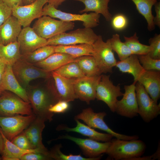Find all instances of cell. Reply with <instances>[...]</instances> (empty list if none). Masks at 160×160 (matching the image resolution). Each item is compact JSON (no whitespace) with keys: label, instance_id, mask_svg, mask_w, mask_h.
I'll use <instances>...</instances> for the list:
<instances>
[{"label":"cell","instance_id":"cell-8","mask_svg":"<svg viewBox=\"0 0 160 160\" xmlns=\"http://www.w3.org/2000/svg\"><path fill=\"white\" fill-rule=\"evenodd\" d=\"M93 56L101 73H111L117 62L111 47L109 39L104 41L102 37L98 35L92 44Z\"/></svg>","mask_w":160,"mask_h":160},{"label":"cell","instance_id":"cell-34","mask_svg":"<svg viewBox=\"0 0 160 160\" xmlns=\"http://www.w3.org/2000/svg\"><path fill=\"white\" fill-rule=\"evenodd\" d=\"M124 42L129 47L132 54L137 55H147L150 50L149 45L141 43L139 41L137 33L130 37L124 36Z\"/></svg>","mask_w":160,"mask_h":160},{"label":"cell","instance_id":"cell-1","mask_svg":"<svg viewBox=\"0 0 160 160\" xmlns=\"http://www.w3.org/2000/svg\"><path fill=\"white\" fill-rule=\"evenodd\" d=\"M27 92L33 113L45 121H52L54 113L50 112L49 109L60 100L55 87L49 80L44 85Z\"/></svg>","mask_w":160,"mask_h":160},{"label":"cell","instance_id":"cell-48","mask_svg":"<svg viewBox=\"0 0 160 160\" xmlns=\"http://www.w3.org/2000/svg\"><path fill=\"white\" fill-rule=\"evenodd\" d=\"M0 155H1L3 149L4 141L3 137L0 131Z\"/></svg>","mask_w":160,"mask_h":160},{"label":"cell","instance_id":"cell-28","mask_svg":"<svg viewBox=\"0 0 160 160\" xmlns=\"http://www.w3.org/2000/svg\"><path fill=\"white\" fill-rule=\"evenodd\" d=\"M80 1L84 5V8L80 11L81 13L94 12L102 15L106 21L111 20L112 15L110 12L108 4L111 0H76Z\"/></svg>","mask_w":160,"mask_h":160},{"label":"cell","instance_id":"cell-40","mask_svg":"<svg viewBox=\"0 0 160 160\" xmlns=\"http://www.w3.org/2000/svg\"><path fill=\"white\" fill-rule=\"evenodd\" d=\"M111 25L113 28L119 31L124 29L128 24V20L126 17L122 14H118L112 18Z\"/></svg>","mask_w":160,"mask_h":160},{"label":"cell","instance_id":"cell-4","mask_svg":"<svg viewBox=\"0 0 160 160\" xmlns=\"http://www.w3.org/2000/svg\"><path fill=\"white\" fill-rule=\"evenodd\" d=\"M74 23L55 20L46 15L38 18L33 28L39 36L48 39L61 33L73 29Z\"/></svg>","mask_w":160,"mask_h":160},{"label":"cell","instance_id":"cell-18","mask_svg":"<svg viewBox=\"0 0 160 160\" xmlns=\"http://www.w3.org/2000/svg\"><path fill=\"white\" fill-rule=\"evenodd\" d=\"M6 90L14 93L25 101L30 103L27 91L20 84L16 78L12 66L8 65H6L0 84V93L1 94Z\"/></svg>","mask_w":160,"mask_h":160},{"label":"cell","instance_id":"cell-41","mask_svg":"<svg viewBox=\"0 0 160 160\" xmlns=\"http://www.w3.org/2000/svg\"><path fill=\"white\" fill-rule=\"evenodd\" d=\"M12 15V9L3 1L0 2V25Z\"/></svg>","mask_w":160,"mask_h":160},{"label":"cell","instance_id":"cell-39","mask_svg":"<svg viewBox=\"0 0 160 160\" xmlns=\"http://www.w3.org/2000/svg\"><path fill=\"white\" fill-rule=\"evenodd\" d=\"M18 147L24 149L34 148L24 131L15 136L11 141Z\"/></svg>","mask_w":160,"mask_h":160},{"label":"cell","instance_id":"cell-43","mask_svg":"<svg viewBox=\"0 0 160 160\" xmlns=\"http://www.w3.org/2000/svg\"><path fill=\"white\" fill-rule=\"evenodd\" d=\"M69 107L68 102L60 100L51 107L49 111L53 113H63L68 109Z\"/></svg>","mask_w":160,"mask_h":160},{"label":"cell","instance_id":"cell-24","mask_svg":"<svg viewBox=\"0 0 160 160\" xmlns=\"http://www.w3.org/2000/svg\"><path fill=\"white\" fill-rule=\"evenodd\" d=\"M75 59L66 53L55 52L43 60L33 64L47 71L51 72L67 63L74 61Z\"/></svg>","mask_w":160,"mask_h":160},{"label":"cell","instance_id":"cell-35","mask_svg":"<svg viewBox=\"0 0 160 160\" xmlns=\"http://www.w3.org/2000/svg\"><path fill=\"white\" fill-rule=\"evenodd\" d=\"M109 39L112 49L117 53L120 60H123L132 54L125 42L121 41L119 34H113Z\"/></svg>","mask_w":160,"mask_h":160},{"label":"cell","instance_id":"cell-11","mask_svg":"<svg viewBox=\"0 0 160 160\" xmlns=\"http://www.w3.org/2000/svg\"><path fill=\"white\" fill-rule=\"evenodd\" d=\"M36 117L34 113L26 116L18 115L11 116H0V127L4 135L11 141L26 129Z\"/></svg>","mask_w":160,"mask_h":160},{"label":"cell","instance_id":"cell-38","mask_svg":"<svg viewBox=\"0 0 160 160\" xmlns=\"http://www.w3.org/2000/svg\"><path fill=\"white\" fill-rule=\"evenodd\" d=\"M150 50L148 54L151 58L160 59V34H155L149 40Z\"/></svg>","mask_w":160,"mask_h":160},{"label":"cell","instance_id":"cell-9","mask_svg":"<svg viewBox=\"0 0 160 160\" xmlns=\"http://www.w3.org/2000/svg\"><path fill=\"white\" fill-rule=\"evenodd\" d=\"M106 115L105 112L95 113L92 108H88L83 110L81 112L76 115L74 119L82 120L89 127L104 131L117 139L131 140L139 138L137 135H127L114 132L104 121V119Z\"/></svg>","mask_w":160,"mask_h":160},{"label":"cell","instance_id":"cell-42","mask_svg":"<svg viewBox=\"0 0 160 160\" xmlns=\"http://www.w3.org/2000/svg\"><path fill=\"white\" fill-rule=\"evenodd\" d=\"M20 160H52L49 155L40 153L31 152L23 156Z\"/></svg>","mask_w":160,"mask_h":160},{"label":"cell","instance_id":"cell-26","mask_svg":"<svg viewBox=\"0 0 160 160\" xmlns=\"http://www.w3.org/2000/svg\"><path fill=\"white\" fill-rule=\"evenodd\" d=\"M115 66L123 73L131 74L137 82L145 71L140 63L137 55L132 54L126 59L117 61Z\"/></svg>","mask_w":160,"mask_h":160},{"label":"cell","instance_id":"cell-3","mask_svg":"<svg viewBox=\"0 0 160 160\" xmlns=\"http://www.w3.org/2000/svg\"><path fill=\"white\" fill-rule=\"evenodd\" d=\"M98 35L91 28H79L69 32H64L47 39V45L54 46L81 44H92Z\"/></svg>","mask_w":160,"mask_h":160},{"label":"cell","instance_id":"cell-12","mask_svg":"<svg viewBox=\"0 0 160 160\" xmlns=\"http://www.w3.org/2000/svg\"><path fill=\"white\" fill-rule=\"evenodd\" d=\"M119 85H114L109 75L101 74L96 89V98L104 102L112 112H115L117 98L123 95Z\"/></svg>","mask_w":160,"mask_h":160},{"label":"cell","instance_id":"cell-47","mask_svg":"<svg viewBox=\"0 0 160 160\" xmlns=\"http://www.w3.org/2000/svg\"><path fill=\"white\" fill-rule=\"evenodd\" d=\"M6 66L5 65L0 63V84L4 73Z\"/></svg>","mask_w":160,"mask_h":160},{"label":"cell","instance_id":"cell-7","mask_svg":"<svg viewBox=\"0 0 160 160\" xmlns=\"http://www.w3.org/2000/svg\"><path fill=\"white\" fill-rule=\"evenodd\" d=\"M42 15L58 18L65 22L81 21L83 22V25L85 28H91L99 25L100 17V14L95 12L79 14L65 12L48 3L43 8Z\"/></svg>","mask_w":160,"mask_h":160},{"label":"cell","instance_id":"cell-31","mask_svg":"<svg viewBox=\"0 0 160 160\" xmlns=\"http://www.w3.org/2000/svg\"><path fill=\"white\" fill-rule=\"evenodd\" d=\"M86 76H99L102 73L92 55H84L76 58L75 61Z\"/></svg>","mask_w":160,"mask_h":160},{"label":"cell","instance_id":"cell-5","mask_svg":"<svg viewBox=\"0 0 160 160\" xmlns=\"http://www.w3.org/2000/svg\"><path fill=\"white\" fill-rule=\"evenodd\" d=\"M33 113L29 103L12 92H2L0 96V116H11Z\"/></svg>","mask_w":160,"mask_h":160},{"label":"cell","instance_id":"cell-49","mask_svg":"<svg viewBox=\"0 0 160 160\" xmlns=\"http://www.w3.org/2000/svg\"><path fill=\"white\" fill-rule=\"evenodd\" d=\"M36 0H22V5H25L31 4Z\"/></svg>","mask_w":160,"mask_h":160},{"label":"cell","instance_id":"cell-33","mask_svg":"<svg viewBox=\"0 0 160 160\" xmlns=\"http://www.w3.org/2000/svg\"><path fill=\"white\" fill-rule=\"evenodd\" d=\"M53 71L68 79H76L85 76L75 61L67 63Z\"/></svg>","mask_w":160,"mask_h":160},{"label":"cell","instance_id":"cell-16","mask_svg":"<svg viewBox=\"0 0 160 160\" xmlns=\"http://www.w3.org/2000/svg\"><path fill=\"white\" fill-rule=\"evenodd\" d=\"M66 139L72 141L81 149L86 157L95 158L101 157L105 153L110 145L111 141L100 143L89 139H83L74 137L68 135L60 136L57 139Z\"/></svg>","mask_w":160,"mask_h":160},{"label":"cell","instance_id":"cell-2","mask_svg":"<svg viewBox=\"0 0 160 160\" xmlns=\"http://www.w3.org/2000/svg\"><path fill=\"white\" fill-rule=\"evenodd\" d=\"M105 153L109 158L115 160H132L141 156L144 153L146 145L138 139L125 140L112 139Z\"/></svg>","mask_w":160,"mask_h":160},{"label":"cell","instance_id":"cell-19","mask_svg":"<svg viewBox=\"0 0 160 160\" xmlns=\"http://www.w3.org/2000/svg\"><path fill=\"white\" fill-rule=\"evenodd\" d=\"M137 81L143 85L150 97L157 103L160 97V71H145Z\"/></svg>","mask_w":160,"mask_h":160},{"label":"cell","instance_id":"cell-44","mask_svg":"<svg viewBox=\"0 0 160 160\" xmlns=\"http://www.w3.org/2000/svg\"><path fill=\"white\" fill-rule=\"evenodd\" d=\"M156 12V15L154 17L153 23L155 25L160 27V2H157L154 5Z\"/></svg>","mask_w":160,"mask_h":160},{"label":"cell","instance_id":"cell-10","mask_svg":"<svg viewBox=\"0 0 160 160\" xmlns=\"http://www.w3.org/2000/svg\"><path fill=\"white\" fill-rule=\"evenodd\" d=\"M135 86L138 114L145 122H149L160 114V104H158L150 97L139 82H136Z\"/></svg>","mask_w":160,"mask_h":160},{"label":"cell","instance_id":"cell-53","mask_svg":"<svg viewBox=\"0 0 160 160\" xmlns=\"http://www.w3.org/2000/svg\"><path fill=\"white\" fill-rule=\"evenodd\" d=\"M157 0H157H159V1L160 0Z\"/></svg>","mask_w":160,"mask_h":160},{"label":"cell","instance_id":"cell-29","mask_svg":"<svg viewBox=\"0 0 160 160\" xmlns=\"http://www.w3.org/2000/svg\"><path fill=\"white\" fill-rule=\"evenodd\" d=\"M92 44H76L54 46L55 52L68 54L76 58L84 55H92Z\"/></svg>","mask_w":160,"mask_h":160},{"label":"cell","instance_id":"cell-23","mask_svg":"<svg viewBox=\"0 0 160 160\" xmlns=\"http://www.w3.org/2000/svg\"><path fill=\"white\" fill-rule=\"evenodd\" d=\"M75 120L76 123V125L75 127L70 128L61 125L58 126L57 129L58 130H64L68 132H77L98 141H110L113 137L112 135L108 133H104L98 132L94 128L82 123L79 120L75 119Z\"/></svg>","mask_w":160,"mask_h":160},{"label":"cell","instance_id":"cell-30","mask_svg":"<svg viewBox=\"0 0 160 160\" xmlns=\"http://www.w3.org/2000/svg\"><path fill=\"white\" fill-rule=\"evenodd\" d=\"M135 5L139 13L145 19L147 28L150 31L154 30V16L152 14V7L157 1L156 0H131Z\"/></svg>","mask_w":160,"mask_h":160},{"label":"cell","instance_id":"cell-20","mask_svg":"<svg viewBox=\"0 0 160 160\" xmlns=\"http://www.w3.org/2000/svg\"><path fill=\"white\" fill-rule=\"evenodd\" d=\"M0 131L4 141V148L1 156L3 160H20L24 155L29 153L36 152L49 154L48 149L36 148L24 149L18 147L7 139L3 134L1 128Z\"/></svg>","mask_w":160,"mask_h":160},{"label":"cell","instance_id":"cell-25","mask_svg":"<svg viewBox=\"0 0 160 160\" xmlns=\"http://www.w3.org/2000/svg\"><path fill=\"white\" fill-rule=\"evenodd\" d=\"M45 121L36 117L24 131L34 148L46 149L42 143V132L45 127Z\"/></svg>","mask_w":160,"mask_h":160},{"label":"cell","instance_id":"cell-15","mask_svg":"<svg viewBox=\"0 0 160 160\" xmlns=\"http://www.w3.org/2000/svg\"><path fill=\"white\" fill-rule=\"evenodd\" d=\"M101 75L90 76H85L75 79L74 82L75 94L76 99L89 104L96 98V89Z\"/></svg>","mask_w":160,"mask_h":160},{"label":"cell","instance_id":"cell-13","mask_svg":"<svg viewBox=\"0 0 160 160\" xmlns=\"http://www.w3.org/2000/svg\"><path fill=\"white\" fill-rule=\"evenodd\" d=\"M47 3V0H36L28 5L16 7L12 9V15L23 28L29 26L34 20L43 16V9Z\"/></svg>","mask_w":160,"mask_h":160},{"label":"cell","instance_id":"cell-14","mask_svg":"<svg viewBox=\"0 0 160 160\" xmlns=\"http://www.w3.org/2000/svg\"><path fill=\"white\" fill-rule=\"evenodd\" d=\"M136 82L134 81L130 85L124 86L125 92L123 97L116 103L115 112L122 116L132 118L138 115L135 92Z\"/></svg>","mask_w":160,"mask_h":160},{"label":"cell","instance_id":"cell-6","mask_svg":"<svg viewBox=\"0 0 160 160\" xmlns=\"http://www.w3.org/2000/svg\"><path fill=\"white\" fill-rule=\"evenodd\" d=\"M13 72L17 80L25 89L30 82L39 78H51V72L47 71L20 58L12 66Z\"/></svg>","mask_w":160,"mask_h":160},{"label":"cell","instance_id":"cell-52","mask_svg":"<svg viewBox=\"0 0 160 160\" xmlns=\"http://www.w3.org/2000/svg\"><path fill=\"white\" fill-rule=\"evenodd\" d=\"M1 93H0V96L1 95Z\"/></svg>","mask_w":160,"mask_h":160},{"label":"cell","instance_id":"cell-22","mask_svg":"<svg viewBox=\"0 0 160 160\" xmlns=\"http://www.w3.org/2000/svg\"><path fill=\"white\" fill-rule=\"evenodd\" d=\"M51 73L60 100L68 102L76 99L74 88L75 79L65 78L53 71H52Z\"/></svg>","mask_w":160,"mask_h":160},{"label":"cell","instance_id":"cell-50","mask_svg":"<svg viewBox=\"0 0 160 160\" xmlns=\"http://www.w3.org/2000/svg\"><path fill=\"white\" fill-rule=\"evenodd\" d=\"M1 160V156H0V160Z\"/></svg>","mask_w":160,"mask_h":160},{"label":"cell","instance_id":"cell-36","mask_svg":"<svg viewBox=\"0 0 160 160\" xmlns=\"http://www.w3.org/2000/svg\"><path fill=\"white\" fill-rule=\"evenodd\" d=\"M61 144L55 145L49 151L50 157L52 159L56 160H98L101 159V157L97 158H92L84 157L80 154L74 155L70 154L66 155L60 151L62 147Z\"/></svg>","mask_w":160,"mask_h":160},{"label":"cell","instance_id":"cell-27","mask_svg":"<svg viewBox=\"0 0 160 160\" xmlns=\"http://www.w3.org/2000/svg\"><path fill=\"white\" fill-rule=\"evenodd\" d=\"M21 56L17 41L6 45L0 44V63L12 66Z\"/></svg>","mask_w":160,"mask_h":160},{"label":"cell","instance_id":"cell-45","mask_svg":"<svg viewBox=\"0 0 160 160\" xmlns=\"http://www.w3.org/2000/svg\"><path fill=\"white\" fill-rule=\"evenodd\" d=\"M2 1L12 9L22 5V0H2Z\"/></svg>","mask_w":160,"mask_h":160},{"label":"cell","instance_id":"cell-17","mask_svg":"<svg viewBox=\"0 0 160 160\" xmlns=\"http://www.w3.org/2000/svg\"><path fill=\"white\" fill-rule=\"evenodd\" d=\"M20 52L23 54L47 45V39L39 36L29 26L23 28L17 39Z\"/></svg>","mask_w":160,"mask_h":160},{"label":"cell","instance_id":"cell-51","mask_svg":"<svg viewBox=\"0 0 160 160\" xmlns=\"http://www.w3.org/2000/svg\"><path fill=\"white\" fill-rule=\"evenodd\" d=\"M2 1V0H0V2Z\"/></svg>","mask_w":160,"mask_h":160},{"label":"cell","instance_id":"cell-32","mask_svg":"<svg viewBox=\"0 0 160 160\" xmlns=\"http://www.w3.org/2000/svg\"><path fill=\"white\" fill-rule=\"evenodd\" d=\"M55 52L54 46L46 45L31 52L21 54V58L34 64L43 60Z\"/></svg>","mask_w":160,"mask_h":160},{"label":"cell","instance_id":"cell-21","mask_svg":"<svg viewBox=\"0 0 160 160\" xmlns=\"http://www.w3.org/2000/svg\"><path fill=\"white\" fill-rule=\"evenodd\" d=\"M21 27L17 19L11 16L0 25V44L6 45L17 41Z\"/></svg>","mask_w":160,"mask_h":160},{"label":"cell","instance_id":"cell-46","mask_svg":"<svg viewBox=\"0 0 160 160\" xmlns=\"http://www.w3.org/2000/svg\"><path fill=\"white\" fill-rule=\"evenodd\" d=\"M47 3L53 6L56 8H57L63 2L67 0H47Z\"/></svg>","mask_w":160,"mask_h":160},{"label":"cell","instance_id":"cell-37","mask_svg":"<svg viewBox=\"0 0 160 160\" xmlns=\"http://www.w3.org/2000/svg\"><path fill=\"white\" fill-rule=\"evenodd\" d=\"M139 62L145 71H160V59H155L148 54L137 55Z\"/></svg>","mask_w":160,"mask_h":160}]
</instances>
